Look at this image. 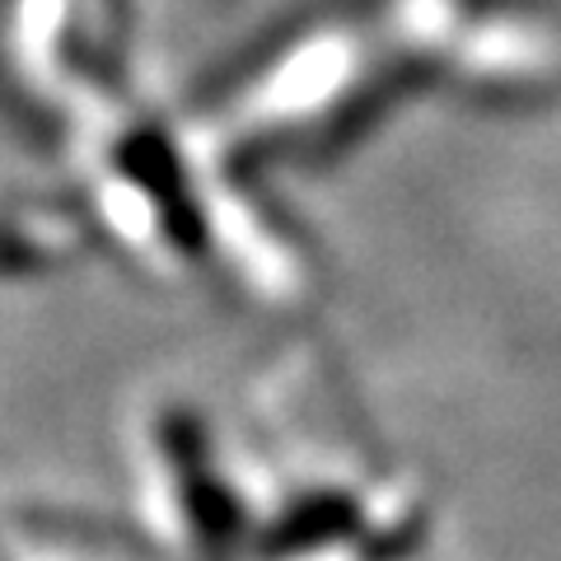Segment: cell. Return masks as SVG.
I'll list each match as a JSON object with an SVG mask.
<instances>
[{
    "instance_id": "6da1fadb",
    "label": "cell",
    "mask_w": 561,
    "mask_h": 561,
    "mask_svg": "<svg viewBox=\"0 0 561 561\" xmlns=\"http://www.w3.org/2000/svg\"><path fill=\"white\" fill-rule=\"evenodd\" d=\"M416 108L365 0H323L220 76L192 122L262 179L332 169Z\"/></svg>"
},
{
    "instance_id": "7a4b0ae2",
    "label": "cell",
    "mask_w": 561,
    "mask_h": 561,
    "mask_svg": "<svg viewBox=\"0 0 561 561\" xmlns=\"http://www.w3.org/2000/svg\"><path fill=\"white\" fill-rule=\"evenodd\" d=\"M51 154L66 169V202L90 243L154 286L216 280L210 210L225 154L192 113H160L136 90Z\"/></svg>"
},
{
    "instance_id": "3957f363",
    "label": "cell",
    "mask_w": 561,
    "mask_h": 561,
    "mask_svg": "<svg viewBox=\"0 0 561 561\" xmlns=\"http://www.w3.org/2000/svg\"><path fill=\"white\" fill-rule=\"evenodd\" d=\"M412 103L529 113L561 94L557 0H370Z\"/></svg>"
},
{
    "instance_id": "277c9868",
    "label": "cell",
    "mask_w": 561,
    "mask_h": 561,
    "mask_svg": "<svg viewBox=\"0 0 561 561\" xmlns=\"http://www.w3.org/2000/svg\"><path fill=\"white\" fill-rule=\"evenodd\" d=\"M136 0H0V108L47 146L136 94Z\"/></svg>"
},
{
    "instance_id": "5b68a950",
    "label": "cell",
    "mask_w": 561,
    "mask_h": 561,
    "mask_svg": "<svg viewBox=\"0 0 561 561\" xmlns=\"http://www.w3.org/2000/svg\"><path fill=\"white\" fill-rule=\"evenodd\" d=\"M136 454L150 519L173 542H183L187 552H225L249 538V501L197 408H183V402L154 408Z\"/></svg>"
}]
</instances>
